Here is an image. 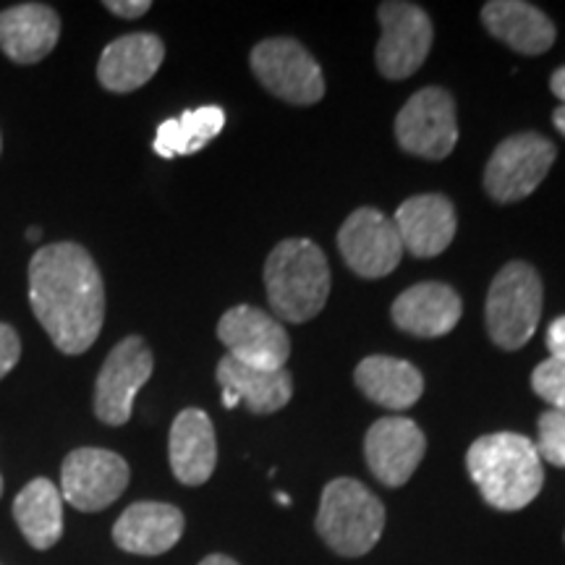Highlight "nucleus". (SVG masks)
<instances>
[{
  "label": "nucleus",
  "mask_w": 565,
  "mask_h": 565,
  "mask_svg": "<svg viewBox=\"0 0 565 565\" xmlns=\"http://www.w3.org/2000/svg\"><path fill=\"white\" fill-rule=\"evenodd\" d=\"M30 303L63 353H84L105 320V286L92 254L79 244L42 246L30 263Z\"/></svg>",
  "instance_id": "obj_1"
},
{
  "label": "nucleus",
  "mask_w": 565,
  "mask_h": 565,
  "mask_svg": "<svg viewBox=\"0 0 565 565\" xmlns=\"http://www.w3.org/2000/svg\"><path fill=\"white\" fill-rule=\"evenodd\" d=\"M466 469L487 505L513 513L534 503L545 484V469L536 445L524 435H484L466 454Z\"/></svg>",
  "instance_id": "obj_2"
},
{
  "label": "nucleus",
  "mask_w": 565,
  "mask_h": 565,
  "mask_svg": "<svg viewBox=\"0 0 565 565\" xmlns=\"http://www.w3.org/2000/svg\"><path fill=\"white\" fill-rule=\"evenodd\" d=\"M265 288L278 322H309L330 296V267L320 246L309 238H288L265 263Z\"/></svg>",
  "instance_id": "obj_3"
},
{
  "label": "nucleus",
  "mask_w": 565,
  "mask_h": 565,
  "mask_svg": "<svg viewBox=\"0 0 565 565\" xmlns=\"http://www.w3.org/2000/svg\"><path fill=\"white\" fill-rule=\"evenodd\" d=\"M385 529V508L356 479H333L324 487L317 532L333 553L343 557L366 555Z\"/></svg>",
  "instance_id": "obj_4"
},
{
  "label": "nucleus",
  "mask_w": 565,
  "mask_h": 565,
  "mask_svg": "<svg viewBox=\"0 0 565 565\" xmlns=\"http://www.w3.org/2000/svg\"><path fill=\"white\" fill-rule=\"evenodd\" d=\"M542 317L540 273L526 263H508L487 294L484 320L494 345L519 351L532 341Z\"/></svg>",
  "instance_id": "obj_5"
},
{
  "label": "nucleus",
  "mask_w": 565,
  "mask_h": 565,
  "mask_svg": "<svg viewBox=\"0 0 565 565\" xmlns=\"http://www.w3.org/2000/svg\"><path fill=\"white\" fill-rule=\"evenodd\" d=\"M555 162V145L526 131L500 141L484 171V189L494 202H519L534 194Z\"/></svg>",
  "instance_id": "obj_6"
},
{
  "label": "nucleus",
  "mask_w": 565,
  "mask_h": 565,
  "mask_svg": "<svg viewBox=\"0 0 565 565\" xmlns=\"http://www.w3.org/2000/svg\"><path fill=\"white\" fill-rule=\"evenodd\" d=\"M252 71L265 89L291 105H315L324 97L320 63L291 38L259 42L252 51Z\"/></svg>",
  "instance_id": "obj_7"
},
{
  "label": "nucleus",
  "mask_w": 565,
  "mask_h": 565,
  "mask_svg": "<svg viewBox=\"0 0 565 565\" xmlns=\"http://www.w3.org/2000/svg\"><path fill=\"white\" fill-rule=\"evenodd\" d=\"M377 19L383 26L374 51L380 74L393 82L408 79L424 66L433 47V21L419 6L401 3V0L380 6Z\"/></svg>",
  "instance_id": "obj_8"
},
{
  "label": "nucleus",
  "mask_w": 565,
  "mask_h": 565,
  "mask_svg": "<svg viewBox=\"0 0 565 565\" xmlns=\"http://www.w3.org/2000/svg\"><path fill=\"white\" fill-rule=\"evenodd\" d=\"M395 139H398L401 150L412 152L416 158H448L458 141L454 97L440 87L416 92L395 118Z\"/></svg>",
  "instance_id": "obj_9"
},
{
  "label": "nucleus",
  "mask_w": 565,
  "mask_h": 565,
  "mask_svg": "<svg viewBox=\"0 0 565 565\" xmlns=\"http://www.w3.org/2000/svg\"><path fill=\"white\" fill-rule=\"evenodd\" d=\"M154 359L139 335L124 338L105 359L95 385V414L103 424L121 427L131 419L134 398L152 377Z\"/></svg>",
  "instance_id": "obj_10"
},
{
  "label": "nucleus",
  "mask_w": 565,
  "mask_h": 565,
  "mask_svg": "<svg viewBox=\"0 0 565 565\" xmlns=\"http://www.w3.org/2000/svg\"><path fill=\"white\" fill-rule=\"evenodd\" d=\"M129 463L113 450H71L61 466V490L76 511L97 513L116 503L129 487Z\"/></svg>",
  "instance_id": "obj_11"
},
{
  "label": "nucleus",
  "mask_w": 565,
  "mask_h": 565,
  "mask_svg": "<svg viewBox=\"0 0 565 565\" xmlns=\"http://www.w3.org/2000/svg\"><path fill=\"white\" fill-rule=\"evenodd\" d=\"M338 249L345 265L366 280L391 275L404 257L398 228L393 217L374 207H359L338 231Z\"/></svg>",
  "instance_id": "obj_12"
},
{
  "label": "nucleus",
  "mask_w": 565,
  "mask_h": 565,
  "mask_svg": "<svg viewBox=\"0 0 565 565\" xmlns=\"http://www.w3.org/2000/svg\"><path fill=\"white\" fill-rule=\"evenodd\" d=\"M221 338L228 356L257 370H286L291 356V338L286 328L257 307H233L217 322Z\"/></svg>",
  "instance_id": "obj_13"
},
{
  "label": "nucleus",
  "mask_w": 565,
  "mask_h": 565,
  "mask_svg": "<svg viewBox=\"0 0 565 565\" xmlns=\"http://www.w3.org/2000/svg\"><path fill=\"white\" fill-rule=\"evenodd\" d=\"M427 440L408 416H385L374 422L364 440L366 466L387 487H404L422 463Z\"/></svg>",
  "instance_id": "obj_14"
},
{
  "label": "nucleus",
  "mask_w": 565,
  "mask_h": 565,
  "mask_svg": "<svg viewBox=\"0 0 565 565\" xmlns=\"http://www.w3.org/2000/svg\"><path fill=\"white\" fill-rule=\"evenodd\" d=\"M393 223L404 249L419 259L443 254L454 242L458 228L456 207L443 194L412 196L395 210Z\"/></svg>",
  "instance_id": "obj_15"
},
{
  "label": "nucleus",
  "mask_w": 565,
  "mask_h": 565,
  "mask_svg": "<svg viewBox=\"0 0 565 565\" xmlns=\"http://www.w3.org/2000/svg\"><path fill=\"white\" fill-rule=\"evenodd\" d=\"M463 303L445 282H416L393 303V322L416 338L448 335L461 320Z\"/></svg>",
  "instance_id": "obj_16"
},
{
  "label": "nucleus",
  "mask_w": 565,
  "mask_h": 565,
  "mask_svg": "<svg viewBox=\"0 0 565 565\" xmlns=\"http://www.w3.org/2000/svg\"><path fill=\"white\" fill-rule=\"evenodd\" d=\"M183 513L168 503H134L113 526V542L131 555H162L179 545Z\"/></svg>",
  "instance_id": "obj_17"
},
{
  "label": "nucleus",
  "mask_w": 565,
  "mask_h": 565,
  "mask_svg": "<svg viewBox=\"0 0 565 565\" xmlns=\"http://www.w3.org/2000/svg\"><path fill=\"white\" fill-rule=\"evenodd\" d=\"M162 58H166V45L158 34H126V38L113 40L103 51L97 63V79L105 89L124 95V92L145 87L158 74Z\"/></svg>",
  "instance_id": "obj_18"
},
{
  "label": "nucleus",
  "mask_w": 565,
  "mask_h": 565,
  "mask_svg": "<svg viewBox=\"0 0 565 565\" xmlns=\"http://www.w3.org/2000/svg\"><path fill=\"white\" fill-rule=\"evenodd\" d=\"M171 469L181 484L196 487L212 477L217 466L215 427L202 408H183L173 419L168 440Z\"/></svg>",
  "instance_id": "obj_19"
},
{
  "label": "nucleus",
  "mask_w": 565,
  "mask_h": 565,
  "mask_svg": "<svg viewBox=\"0 0 565 565\" xmlns=\"http://www.w3.org/2000/svg\"><path fill=\"white\" fill-rule=\"evenodd\" d=\"M61 19L45 3H21L0 11V47L13 63H38L53 53Z\"/></svg>",
  "instance_id": "obj_20"
},
{
  "label": "nucleus",
  "mask_w": 565,
  "mask_h": 565,
  "mask_svg": "<svg viewBox=\"0 0 565 565\" xmlns=\"http://www.w3.org/2000/svg\"><path fill=\"white\" fill-rule=\"evenodd\" d=\"M487 32L515 53L542 55L555 45V24L536 6L524 0H492L482 9Z\"/></svg>",
  "instance_id": "obj_21"
},
{
  "label": "nucleus",
  "mask_w": 565,
  "mask_h": 565,
  "mask_svg": "<svg viewBox=\"0 0 565 565\" xmlns=\"http://www.w3.org/2000/svg\"><path fill=\"white\" fill-rule=\"evenodd\" d=\"M217 383L238 401H246L252 414L280 412L294 395V377L288 370H257L236 362L228 353L217 364Z\"/></svg>",
  "instance_id": "obj_22"
},
{
  "label": "nucleus",
  "mask_w": 565,
  "mask_h": 565,
  "mask_svg": "<svg viewBox=\"0 0 565 565\" xmlns=\"http://www.w3.org/2000/svg\"><path fill=\"white\" fill-rule=\"evenodd\" d=\"M356 385L377 406L404 412L424 393V377L414 364L393 356H366L356 366Z\"/></svg>",
  "instance_id": "obj_23"
},
{
  "label": "nucleus",
  "mask_w": 565,
  "mask_h": 565,
  "mask_svg": "<svg viewBox=\"0 0 565 565\" xmlns=\"http://www.w3.org/2000/svg\"><path fill=\"white\" fill-rule=\"evenodd\" d=\"M13 519L34 550H51L63 534V498L51 479H32L13 500Z\"/></svg>",
  "instance_id": "obj_24"
},
{
  "label": "nucleus",
  "mask_w": 565,
  "mask_h": 565,
  "mask_svg": "<svg viewBox=\"0 0 565 565\" xmlns=\"http://www.w3.org/2000/svg\"><path fill=\"white\" fill-rule=\"evenodd\" d=\"M225 126V113L217 105H204V108L186 110L181 118H168L158 126L152 150L160 158L173 160L179 154L200 152L204 145H210Z\"/></svg>",
  "instance_id": "obj_25"
},
{
  "label": "nucleus",
  "mask_w": 565,
  "mask_h": 565,
  "mask_svg": "<svg viewBox=\"0 0 565 565\" xmlns=\"http://www.w3.org/2000/svg\"><path fill=\"white\" fill-rule=\"evenodd\" d=\"M536 454L542 461L565 469V414L550 408L536 424Z\"/></svg>",
  "instance_id": "obj_26"
},
{
  "label": "nucleus",
  "mask_w": 565,
  "mask_h": 565,
  "mask_svg": "<svg viewBox=\"0 0 565 565\" xmlns=\"http://www.w3.org/2000/svg\"><path fill=\"white\" fill-rule=\"evenodd\" d=\"M532 387L555 412L565 414V362L547 359L532 374Z\"/></svg>",
  "instance_id": "obj_27"
},
{
  "label": "nucleus",
  "mask_w": 565,
  "mask_h": 565,
  "mask_svg": "<svg viewBox=\"0 0 565 565\" xmlns=\"http://www.w3.org/2000/svg\"><path fill=\"white\" fill-rule=\"evenodd\" d=\"M19 356H21V341L17 330H13L11 324L0 322V380L17 366Z\"/></svg>",
  "instance_id": "obj_28"
},
{
  "label": "nucleus",
  "mask_w": 565,
  "mask_h": 565,
  "mask_svg": "<svg viewBox=\"0 0 565 565\" xmlns=\"http://www.w3.org/2000/svg\"><path fill=\"white\" fill-rule=\"evenodd\" d=\"M105 9L121 19H139L152 9V3L150 0H108V3H105Z\"/></svg>",
  "instance_id": "obj_29"
},
{
  "label": "nucleus",
  "mask_w": 565,
  "mask_h": 565,
  "mask_svg": "<svg viewBox=\"0 0 565 565\" xmlns=\"http://www.w3.org/2000/svg\"><path fill=\"white\" fill-rule=\"evenodd\" d=\"M547 351L550 359H557V362H565V315L553 320L547 328Z\"/></svg>",
  "instance_id": "obj_30"
},
{
  "label": "nucleus",
  "mask_w": 565,
  "mask_h": 565,
  "mask_svg": "<svg viewBox=\"0 0 565 565\" xmlns=\"http://www.w3.org/2000/svg\"><path fill=\"white\" fill-rule=\"evenodd\" d=\"M550 89H553V95L565 105V66L555 71L553 79H550Z\"/></svg>",
  "instance_id": "obj_31"
},
{
  "label": "nucleus",
  "mask_w": 565,
  "mask_h": 565,
  "mask_svg": "<svg viewBox=\"0 0 565 565\" xmlns=\"http://www.w3.org/2000/svg\"><path fill=\"white\" fill-rule=\"evenodd\" d=\"M200 565H238V563L228 555H207Z\"/></svg>",
  "instance_id": "obj_32"
},
{
  "label": "nucleus",
  "mask_w": 565,
  "mask_h": 565,
  "mask_svg": "<svg viewBox=\"0 0 565 565\" xmlns=\"http://www.w3.org/2000/svg\"><path fill=\"white\" fill-rule=\"evenodd\" d=\"M553 124H555V129L565 137V105H561V108L553 113Z\"/></svg>",
  "instance_id": "obj_33"
},
{
  "label": "nucleus",
  "mask_w": 565,
  "mask_h": 565,
  "mask_svg": "<svg viewBox=\"0 0 565 565\" xmlns=\"http://www.w3.org/2000/svg\"><path fill=\"white\" fill-rule=\"evenodd\" d=\"M26 236H30V242H40L42 231L40 228H30V233H26Z\"/></svg>",
  "instance_id": "obj_34"
},
{
  "label": "nucleus",
  "mask_w": 565,
  "mask_h": 565,
  "mask_svg": "<svg viewBox=\"0 0 565 565\" xmlns=\"http://www.w3.org/2000/svg\"><path fill=\"white\" fill-rule=\"evenodd\" d=\"M275 498H278L282 505H288V503H291V500H288V498H286V494H282V492H278V494H275Z\"/></svg>",
  "instance_id": "obj_35"
},
{
  "label": "nucleus",
  "mask_w": 565,
  "mask_h": 565,
  "mask_svg": "<svg viewBox=\"0 0 565 565\" xmlns=\"http://www.w3.org/2000/svg\"><path fill=\"white\" fill-rule=\"evenodd\" d=\"M0 494H3V479H0Z\"/></svg>",
  "instance_id": "obj_36"
},
{
  "label": "nucleus",
  "mask_w": 565,
  "mask_h": 565,
  "mask_svg": "<svg viewBox=\"0 0 565 565\" xmlns=\"http://www.w3.org/2000/svg\"><path fill=\"white\" fill-rule=\"evenodd\" d=\"M0 150H3V139H0Z\"/></svg>",
  "instance_id": "obj_37"
}]
</instances>
